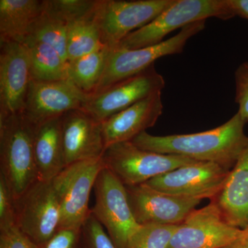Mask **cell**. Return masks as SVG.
<instances>
[{
    "mask_svg": "<svg viewBox=\"0 0 248 248\" xmlns=\"http://www.w3.org/2000/svg\"><path fill=\"white\" fill-rule=\"evenodd\" d=\"M102 45L100 29L95 19V8L91 14L68 24V63L93 53Z\"/></svg>",
    "mask_w": 248,
    "mask_h": 248,
    "instance_id": "cb8c5ba5",
    "label": "cell"
},
{
    "mask_svg": "<svg viewBox=\"0 0 248 248\" xmlns=\"http://www.w3.org/2000/svg\"><path fill=\"white\" fill-rule=\"evenodd\" d=\"M235 16L248 19V0H227Z\"/></svg>",
    "mask_w": 248,
    "mask_h": 248,
    "instance_id": "1f68e13d",
    "label": "cell"
},
{
    "mask_svg": "<svg viewBox=\"0 0 248 248\" xmlns=\"http://www.w3.org/2000/svg\"><path fill=\"white\" fill-rule=\"evenodd\" d=\"M16 225V200L5 180L0 174V228Z\"/></svg>",
    "mask_w": 248,
    "mask_h": 248,
    "instance_id": "f1b7e54d",
    "label": "cell"
},
{
    "mask_svg": "<svg viewBox=\"0 0 248 248\" xmlns=\"http://www.w3.org/2000/svg\"><path fill=\"white\" fill-rule=\"evenodd\" d=\"M49 4L70 22L88 16L94 11L97 0H48Z\"/></svg>",
    "mask_w": 248,
    "mask_h": 248,
    "instance_id": "4316f807",
    "label": "cell"
},
{
    "mask_svg": "<svg viewBox=\"0 0 248 248\" xmlns=\"http://www.w3.org/2000/svg\"><path fill=\"white\" fill-rule=\"evenodd\" d=\"M235 17L227 0H174L151 22L121 41L120 48H146L164 42L172 31L194 23L216 17L228 20Z\"/></svg>",
    "mask_w": 248,
    "mask_h": 248,
    "instance_id": "3957f363",
    "label": "cell"
},
{
    "mask_svg": "<svg viewBox=\"0 0 248 248\" xmlns=\"http://www.w3.org/2000/svg\"><path fill=\"white\" fill-rule=\"evenodd\" d=\"M241 231L230 225L210 201L206 206L192 210L178 225L167 248H226Z\"/></svg>",
    "mask_w": 248,
    "mask_h": 248,
    "instance_id": "30bf717a",
    "label": "cell"
},
{
    "mask_svg": "<svg viewBox=\"0 0 248 248\" xmlns=\"http://www.w3.org/2000/svg\"><path fill=\"white\" fill-rule=\"evenodd\" d=\"M33 129L21 112L0 118V174L16 200L39 181Z\"/></svg>",
    "mask_w": 248,
    "mask_h": 248,
    "instance_id": "7a4b0ae2",
    "label": "cell"
},
{
    "mask_svg": "<svg viewBox=\"0 0 248 248\" xmlns=\"http://www.w3.org/2000/svg\"><path fill=\"white\" fill-rule=\"evenodd\" d=\"M161 93L151 94L103 122L106 148L133 141L147 129L154 126L164 110Z\"/></svg>",
    "mask_w": 248,
    "mask_h": 248,
    "instance_id": "e0dca14e",
    "label": "cell"
},
{
    "mask_svg": "<svg viewBox=\"0 0 248 248\" xmlns=\"http://www.w3.org/2000/svg\"><path fill=\"white\" fill-rule=\"evenodd\" d=\"M178 225L140 226L128 240L126 248H167Z\"/></svg>",
    "mask_w": 248,
    "mask_h": 248,
    "instance_id": "d4e9b609",
    "label": "cell"
},
{
    "mask_svg": "<svg viewBox=\"0 0 248 248\" xmlns=\"http://www.w3.org/2000/svg\"><path fill=\"white\" fill-rule=\"evenodd\" d=\"M205 27V21L194 23L183 28L170 38L146 48H111L102 78L93 94L141 73L154 64L158 59L182 53L189 40L203 31Z\"/></svg>",
    "mask_w": 248,
    "mask_h": 248,
    "instance_id": "277c9868",
    "label": "cell"
},
{
    "mask_svg": "<svg viewBox=\"0 0 248 248\" xmlns=\"http://www.w3.org/2000/svg\"><path fill=\"white\" fill-rule=\"evenodd\" d=\"M68 28L66 19L50 6L48 0H44L43 11L31 27L26 40L37 41L53 47L68 63Z\"/></svg>",
    "mask_w": 248,
    "mask_h": 248,
    "instance_id": "44dd1931",
    "label": "cell"
},
{
    "mask_svg": "<svg viewBox=\"0 0 248 248\" xmlns=\"http://www.w3.org/2000/svg\"><path fill=\"white\" fill-rule=\"evenodd\" d=\"M32 80L58 81L67 78L66 63L53 47L43 42L26 40Z\"/></svg>",
    "mask_w": 248,
    "mask_h": 248,
    "instance_id": "603a6c76",
    "label": "cell"
},
{
    "mask_svg": "<svg viewBox=\"0 0 248 248\" xmlns=\"http://www.w3.org/2000/svg\"><path fill=\"white\" fill-rule=\"evenodd\" d=\"M0 248H40L16 225L0 228Z\"/></svg>",
    "mask_w": 248,
    "mask_h": 248,
    "instance_id": "4dcf8cb0",
    "label": "cell"
},
{
    "mask_svg": "<svg viewBox=\"0 0 248 248\" xmlns=\"http://www.w3.org/2000/svg\"><path fill=\"white\" fill-rule=\"evenodd\" d=\"M32 81L25 45L0 42V118L22 112Z\"/></svg>",
    "mask_w": 248,
    "mask_h": 248,
    "instance_id": "9a60e30c",
    "label": "cell"
},
{
    "mask_svg": "<svg viewBox=\"0 0 248 248\" xmlns=\"http://www.w3.org/2000/svg\"><path fill=\"white\" fill-rule=\"evenodd\" d=\"M81 228H61L41 248H85Z\"/></svg>",
    "mask_w": 248,
    "mask_h": 248,
    "instance_id": "f546056e",
    "label": "cell"
},
{
    "mask_svg": "<svg viewBox=\"0 0 248 248\" xmlns=\"http://www.w3.org/2000/svg\"><path fill=\"white\" fill-rule=\"evenodd\" d=\"M16 225L40 248L58 232L61 211L52 181H37L16 200Z\"/></svg>",
    "mask_w": 248,
    "mask_h": 248,
    "instance_id": "ba28073f",
    "label": "cell"
},
{
    "mask_svg": "<svg viewBox=\"0 0 248 248\" xmlns=\"http://www.w3.org/2000/svg\"><path fill=\"white\" fill-rule=\"evenodd\" d=\"M235 102L239 109L237 113L248 122V62H243L234 73Z\"/></svg>",
    "mask_w": 248,
    "mask_h": 248,
    "instance_id": "83f0119b",
    "label": "cell"
},
{
    "mask_svg": "<svg viewBox=\"0 0 248 248\" xmlns=\"http://www.w3.org/2000/svg\"><path fill=\"white\" fill-rule=\"evenodd\" d=\"M62 137L65 166L101 158L106 150L102 122L79 109L62 117Z\"/></svg>",
    "mask_w": 248,
    "mask_h": 248,
    "instance_id": "2e32d148",
    "label": "cell"
},
{
    "mask_svg": "<svg viewBox=\"0 0 248 248\" xmlns=\"http://www.w3.org/2000/svg\"><path fill=\"white\" fill-rule=\"evenodd\" d=\"M125 187L132 213L140 226L180 224L202 201L166 193L145 184Z\"/></svg>",
    "mask_w": 248,
    "mask_h": 248,
    "instance_id": "5bb4252c",
    "label": "cell"
},
{
    "mask_svg": "<svg viewBox=\"0 0 248 248\" xmlns=\"http://www.w3.org/2000/svg\"><path fill=\"white\" fill-rule=\"evenodd\" d=\"M230 225L248 227V141L219 193L210 200Z\"/></svg>",
    "mask_w": 248,
    "mask_h": 248,
    "instance_id": "ac0fdd59",
    "label": "cell"
},
{
    "mask_svg": "<svg viewBox=\"0 0 248 248\" xmlns=\"http://www.w3.org/2000/svg\"><path fill=\"white\" fill-rule=\"evenodd\" d=\"M90 98L68 79L31 82L21 113L32 125L84 108Z\"/></svg>",
    "mask_w": 248,
    "mask_h": 248,
    "instance_id": "4fadbf2b",
    "label": "cell"
},
{
    "mask_svg": "<svg viewBox=\"0 0 248 248\" xmlns=\"http://www.w3.org/2000/svg\"><path fill=\"white\" fill-rule=\"evenodd\" d=\"M111 48L104 45L93 53L68 62V79L83 93L93 94L102 78Z\"/></svg>",
    "mask_w": 248,
    "mask_h": 248,
    "instance_id": "7402d4cb",
    "label": "cell"
},
{
    "mask_svg": "<svg viewBox=\"0 0 248 248\" xmlns=\"http://www.w3.org/2000/svg\"><path fill=\"white\" fill-rule=\"evenodd\" d=\"M81 231L85 248H117L92 212L84 221Z\"/></svg>",
    "mask_w": 248,
    "mask_h": 248,
    "instance_id": "484cf974",
    "label": "cell"
},
{
    "mask_svg": "<svg viewBox=\"0 0 248 248\" xmlns=\"http://www.w3.org/2000/svg\"><path fill=\"white\" fill-rule=\"evenodd\" d=\"M62 117L33 125L34 156L38 179L42 182L53 180L66 167L62 143Z\"/></svg>",
    "mask_w": 248,
    "mask_h": 248,
    "instance_id": "d6986e66",
    "label": "cell"
},
{
    "mask_svg": "<svg viewBox=\"0 0 248 248\" xmlns=\"http://www.w3.org/2000/svg\"><path fill=\"white\" fill-rule=\"evenodd\" d=\"M246 124L236 112L226 123L206 131L165 136H155L146 131L131 141L144 151L215 163L231 170L248 143Z\"/></svg>",
    "mask_w": 248,
    "mask_h": 248,
    "instance_id": "6da1fadb",
    "label": "cell"
},
{
    "mask_svg": "<svg viewBox=\"0 0 248 248\" xmlns=\"http://www.w3.org/2000/svg\"><path fill=\"white\" fill-rule=\"evenodd\" d=\"M174 0H97V20L103 45L117 46L127 35L145 27Z\"/></svg>",
    "mask_w": 248,
    "mask_h": 248,
    "instance_id": "9c48e42d",
    "label": "cell"
},
{
    "mask_svg": "<svg viewBox=\"0 0 248 248\" xmlns=\"http://www.w3.org/2000/svg\"><path fill=\"white\" fill-rule=\"evenodd\" d=\"M95 203L91 212L107 230L117 248H126L128 240L140 226L135 221L125 186L104 167L94 186Z\"/></svg>",
    "mask_w": 248,
    "mask_h": 248,
    "instance_id": "8992f818",
    "label": "cell"
},
{
    "mask_svg": "<svg viewBox=\"0 0 248 248\" xmlns=\"http://www.w3.org/2000/svg\"><path fill=\"white\" fill-rule=\"evenodd\" d=\"M43 9L44 0H0V42L24 43Z\"/></svg>",
    "mask_w": 248,
    "mask_h": 248,
    "instance_id": "ffe728a7",
    "label": "cell"
},
{
    "mask_svg": "<svg viewBox=\"0 0 248 248\" xmlns=\"http://www.w3.org/2000/svg\"><path fill=\"white\" fill-rule=\"evenodd\" d=\"M165 85L164 77L153 64L135 76L90 95L83 110L102 123L151 94L162 92Z\"/></svg>",
    "mask_w": 248,
    "mask_h": 248,
    "instance_id": "8fae6325",
    "label": "cell"
},
{
    "mask_svg": "<svg viewBox=\"0 0 248 248\" xmlns=\"http://www.w3.org/2000/svg\"><path fill=\"white\" fill-rule=\"evenodd\" d=\"M230 172V170L215 163L196 161L153 178L145 184L171 195L212 200L226 184Z\"/></svg>",
    "mask_w": 248,
    "mask_h": 248,
    "instance_id": "7c38bea8",
    "label": "cell"
},
{
    "mask_svg": "<svg viewBox=\"0 0 248 248\" xmlns=\"http://www.w3.org/2000/svg\"><path fill=\"white\" fill-rule=\"evenodd\" d=\"M105 167L102 158L66 166L52 180L61 211V228H79L91 213L89 202L98 174Z\"/></svg>",
    "mask_w": 248,
    "mask_h": 248,
    "instance_id": "52a82bcc",
    "label": "cell"
},
{
    "mask_svg": "<svg viewBox=\"0 0 248 248\" xmlns=\"http://www.w3.org/2000/svg\"><path fill=\"white\" fill-rule=\"evenodd\" d=\"M226 248H248V227L242 230L239 237Z\"/></svg>",
    "mask_w": 248,
    "mask_h": 248,
    "instance_id": "d6a6232c",
    "label": "cell"
},
{
    "mask_svg": "<svg viewBox=\"0 0 248 248\" xmlns=\"http://www.w3.org/2000/svg\"><path fill=\"white\" fill-rule=\"evenodd\" d=\"M102 158L105 167L125 186L145 184L153 178L196 162L180 155L144 151L132 141L107 147Z\"/></svg>",
    "mask_w": 248,
    "mask_h": 248,
    "instance_id": "5b68a950",
    "label": "cell"
}]
</instances>
